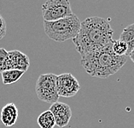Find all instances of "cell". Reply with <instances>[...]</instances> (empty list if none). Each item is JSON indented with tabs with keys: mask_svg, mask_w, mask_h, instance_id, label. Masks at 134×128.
I'll use <instances>...</instances> for the list:
<instances>
[{
	"mask_svg": "<svg viewBox=\"0 0 134 128\" xmlns=\"http://www.w3.org/2000/svg\"><path fill=\"white\" fill-rule=\"evenodd\" d=\"M113 35L114 30L109 21L99 16H91L81 22L80 29L73 42L82 57L111 44Z\"/></svg>",
	"mask_w": 134,
	"mask_h": 128,
	"instance_id": "6da1fadb",
	"label": "cell"
},
{
	"mask_svg": "<svg viewBox=\"0 0 134 128\" xmlns=\"http://www.w3.org/2000/svg\"><path fill=\"white\" fill-rule=\"evenodd\" d=\"M126 62V56H117L114 53L111 43L100 50L82 56L80 63L91 77L108 78L119 71Z\"/></svg>",
	"mask_w": 134,
	"mask_h": 128,
	"instance_id": "7a4b0ae2",
	"label": "cell"
},
{
	"mask_svg": "<svg viewBox=\"0 0 134 128\" xmlns=\"http://www.w3.org/2000/svg\"><path fill=\"white\" fill-rule=\"evenodd\" d=\"M81 22L78 16H73L55 22H44V32L49 38L57 42L73 40L80 29Z\"/></svg>",
	"mask_w": 134,
	"mask_h": 128,
	"instance_id": "3957f363",
	"label": "cell"
},
{
	"mask_svg": "<svg viewBox=\"0 0 134 128\" xmlns=\"http://www.w3.org/2000/svg\"><path fill=\"white\" fill-rule=\"evenodd\" d=\"M57 77L53 73L42 74L38 77L35 87L38 99L51 105L57 102L59 96L57 90Z\"/></svg>",
	"mask_w": 134,
	"mask_h": 128,
	"instance_id": "277c9868",
	"label": "cell"
},
{
	"mask_svg": "<svg viewBox=\"0 0 134 128\" xmlns=\"http://www.w3.org/2000/svg\"><path fill=\"white\" fill-rule=\"evenodd\" d=\"M70 3L68 0H49L42 4L44 22H55L73 16Z\"/></svg>",
	"mask_w": 134,
	"mask_h": 128,
	"instance_id": "5b68a950",
	"label": "cell"
},
{
	"mask_svg": "<svg viewBox=\"0 0 134 128\" xmlns=\"http://www.w3.org/2000/svg\"><path fill=\"white\" fill-rule=\"evenodd\" d=\"M80 90L79 81L71 73H63L57 77V90L59 96H74Z\"/></svg>",
	"mask_w": 134,
	"mask_h": 128,
	"instance_id": "8992f818",
	"label": "cell"
},
{
	"mask_svg": "<svg viewBox=\"0 0 134 128\" xmlns=\"http://www.w3.org/2000/svg\"><path fill=\"white\" fill-rule=\"evenodd\" d=\"M49 110L53 114L55 125L58 127L62 128L68 126L72 117V110L68 104L57 101L52 104Z\"/></svg>",
	"mask_w": 134,
	"mask_h": 128,
	"instance_id": "52a82bcc",
	"label": "cell"
},
{
	"mask_svg": "<svg viewBox=\"0 0 134 128\" xmlns=\"http://www.w3.org/2000/svg\"><path fill=\"white\" fill-rule=\"evenodd\" d=\"M8 56L11 62L12 69L26 72L30 66V60L27 55L22 53L20 51L14 50L8 52Z\"/></svg>",
	"mask_w": 134,
	"mask_h": 128,
	"instance_id": "ba28073f",
	"label": "cell"
},
{
	"mask_svg": "<svg viewBox=\"0 0 134 128\" xmlns=\"http://www.w3.org/2000/svg\"><path fill=\"white\" fill-rule=\"evenodd\" d=\"M18 119V109L15 103H9L2 108L1 122L5 126H12L16 123Z\"/></svg>",
	"mask_w": 134,
	"mask_h": 128,
	"instance_id": "9c48e42d",
	"label": "cell"
},
{
	"mask_svg": "<svg viewBox=\"0 0 134 128\" xmlns=\"http://www.w3.org/2000/svg\"><path fill=\"white\" fill-rule=\"evenodd\" d=\"M120 40H121L127 45V56L134 49V23L127 26L123 29L120 36Z\"/></svg>",
	"mask_w": 134,
	"mask_h": 128,
	"instance_id": "30bf717a",
	"label": "cell"
},
{
	"mask_svg": "<svg viewBox=\"0 0 134 128\" xmlns=\"http://www.w3.org/2000/svg\"><path fill=\"white\" fill-rule=\"evenodd\" d=\"M24 73H25L24 71L15 70V69L4 71V72L1 73L3 83L5 85H9L17 83L21 79V77L24 75Z\"/></svg>",
	"mask_w": 134,
	"mask_h": 128,
	"instance_id": "8fae6325",
	"label": "cell"
},
{
	"mask_svg": "<svg viewBox=\"0 0 134 128\" xmlns=\"http://www.w3.org/2000/svg\"><path fill=\"white\" fill-rule=\"evenodd\" d=\"M37 122L40 128H54L55 126L54 115L50 110H46L42 113L38 117Z\"/></svg>",
	"mask_w": 134,
	"mask_h": 128,
	"instance_id": "7c38bea8",
	"label": "cell"
},
{
	"mask_svg": "<svg viewBox=\"0 0 134 128\" xmlns=\"http://www.w3.org/2000/svg\"><path fill=\"white\" fill-rule=\"evenodd\" d=\"M112 50L114 53L117 56H126L127 54V45L121 40H113Z\"/></svg>",
	"mask_w": 134,
	"mask_h": 128,
	"instance_id": "4fadbf2b",
	"label": "cell"
},
{
	"mask_svg": "<svg viewBox=\"0 0 134 128\" xmlns=\"http://www.w3.org/2000/svg\"><path fill=\"white\" fill-rule=\"evenodd\" d=\"M8 58V52L4 48H0V73L5 71L6 61Z\"/></svg>",
	"mask_w": 134,
	"mask_h": 128,
	"instance_id": "5bb4252c",
	"label": "cell"
},
{
	"mask_svg": "<svg viewBox=\"0 0 134 128\" xmlns=\"http://www.w3.org/2000/svg\"><path fill=\"white\" fill-rule=\"evenodd\" d=\"M6 35V22L0 14V40H2Z\"/></svg>",
	"mask_w": 134,
	"mask_h": 128,
	"instance_id": "9a60e30c",
	"label": "cell"
},
{
	"mask_svg": "<svg viewBox=\"0 0 134 128\" xmlns=\"http://www.w3.org/2000/svg\"><path fill=\"white\" fill-rule=\"evenodd\" d=\"M129 56L131 58V60H132L133 61V63H134V49L132 51V52H131V53L129 54Z\"/></svg>",
	"mask_w": 134,
	"mask_h": 128,
	"instance_id": "2e32d148",
	"label": "cell"
}]
</instances>
